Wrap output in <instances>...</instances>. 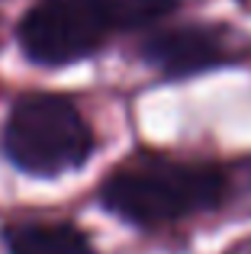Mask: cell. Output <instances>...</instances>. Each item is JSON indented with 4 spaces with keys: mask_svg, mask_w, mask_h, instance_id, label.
<instances>
[{
    "mask_svg": "<svg viewBox=\"0 0 251 254\" xmlns=\"http://www.w3.org/2000/svg\"><path fill=\"white\" fill-rule=\"evenodd\" d=\"M138 55L151 71L168 81H187V77L206 74V71L226 68L239 58L232 39L219 26H171L158 29L138 45Z\"/></svg>",
    "mask_w": 251,
    "mask_h": 254,
    "instance_id": "4",
    "label": "cell"
},
{
    "mask_svg": "<svg viewBox=\"0 0 251 254\" xmlns=\"http://www.w3.org/2000/svg\"><path fill=\"white\" fill-rule=\"evenodd\" d=\"M181 0H36L16 23L19 52L32 64L64 68L97 55L116 32L174 13Z\"/></svg>",
    "mask_w": 251,
    "mask_h": 254,
    "instance_id": "2",
    "label": "cell"
},
{
    "mask_svg": "<svg viewBox=\"0 0 251 254\" xmlns=\"http://www.w3.org/2000/svg\"><path fill=\"white\" fill-rule=\"evenodd\" d=\"M97 148V132L84 110L64 93H23L13 100L0 132V151L16 171L55 180L81 171Z\"/></svg>",
    "mask_w": 251,
    "mask_h": 254,
    "instance_id": "3",
    "label": "cell"
},
{
    "mask_svg": "<svg viewBox=\"0 0 251 254\" xmlns=\"http://www.w3.org/2000/svg\"><path fill=\"white\" fill-rule=\"evenodd\" d=\"M229 177L219 164L168 155H138L107 174L97 203L135 229H168L219 209Z\"/></svg>",
    "mask_w": 251,
    "mask_h": 254,
    "instance_id": "1",
    "label": "cell"
},
{
    "mask_svg": "<svg viewBox=\"0 0 251 254\" xmlns=\"http://www.w3.org/2000/svg\"><path fill=\"white\" fill-rule=\"evenodd\" d=\"M3 248L6 254H97L90 235L74 222H10Z\"/></svg>",
    "mask_w": 251,
    "mask_h": 254,
    "instance_id": "5",
    "label": "cell"
}]
</instances>
